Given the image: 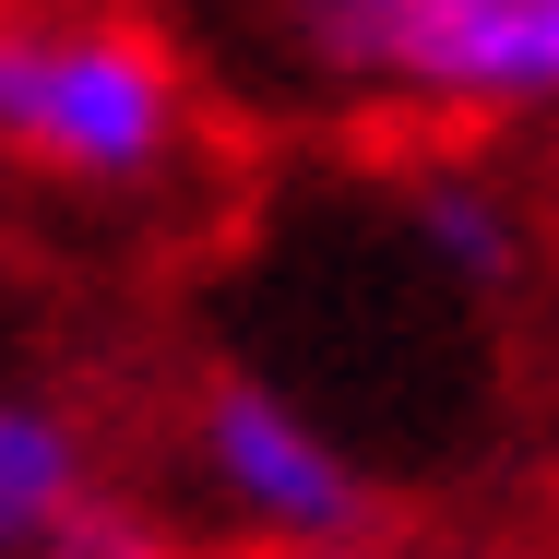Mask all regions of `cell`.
I'll return each instance as SVG.
<instances>
[{
	"label": "cell",
	"instance_id": "cell-1",
	"mask_svg": "<svg viewBox=\"0 0 559 559\" xmlns=\"http://www.w3.org/2000/svg\"><path fill=\"white\" fill-rule=\"evenodd\" d=\"M191 143L179 60L108 12H0V155L84 179V191H143Z\"/></svg>",
	"mask_w": 559,
	"mask_h": 559
},
{
	"label": "cell",
	"instance_id": "cell-2",
	"mask_svg": "<svg viewBox=\"0 0 559 559\" xmlns=\"http://www.w3.org/2000/svg\"><path fill=\"white\" fill-rule=\"evenodd\" d=\"M298 36L417 108H559V0H298Z\"/></svg>",
	"mask_w": 559,
	"mask_h": 559
},
{
	"label": "cell",
	"instance_id": "cell-3",
	"mask_svg": "<svg viewBox=\"0 0 559 559\" xmlns=\"http://www.w3.org/2000/svg\"><path fill=\"white\" fill-rule=\"evenodd\" d=\"M203 464H215L226 512L262 524V536H286V548H345V536L369 524L357 464H345L286 393H262V381H226L215 405H203Z\"/></svg>",
	"mask_w": 559,
	"mask_h": 559
},
{
	"label": "cell",
	"instance_id": "cell-4",
	"mask_svg": "<svg viewBox=\"0 0 559 559\" xmlns=\"http://www.w3.org/2000/svg\"><path fill=\"white\" fill-rule=\"evenodd\" d=\"M84 500V429L36 393H0V559H36Z\"/></svg>",
	"mask_w": 559,
	"mask_h": 559
},
{
	"label": "cell",
	"instance_id": "cell-5",
	"mask_svg": "<svg viewBox=\"0 0 559 559\" xmlns=\"http://www.w3.org/2000/svg\"><path fill=\"white\" fill-rule=\"evenodd\" d=\"M417 226H429V250H441V262H464L476 286H500V274H512V215H500L488 191H464V179H441V191L417 203Z\"/></svg>",
	"mask_w": 559,
	"mask_h": 559
},
{
	"label": "cell",
	"instance_id": "cell-6",
	"mask_svg": "<svg viewBox=\"0 0 559 559\" xmlns=\"http://www.w3.org/2000/svg\"><path fill=\"white\" fill-rule=\"evenodd\" d=\"M36 559H167V548H155V524H131V512H108V500H72L60 536H48Z\"/></svg>",
	"mask_w": 559,
	"mask_h": 559
},
{
	"label": "cell",
	"instance_id": "cell-7",
	"mask_svg": "<svg viewBox=\"0 0 559 559\" xmlns=\"http://www.w3.org/2000/svg\"><path fill=\"white\" fill-rule=\"evenodd\" d=\"M322 559H381V548H357V536H345V548H322Z\"/></svg>",
	"mask_w": 559,
	"mask_h": 559
}]
</instances>
